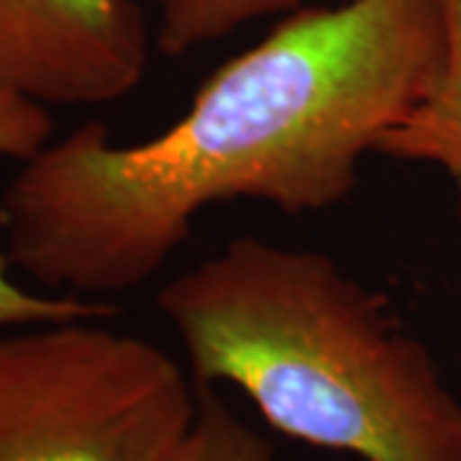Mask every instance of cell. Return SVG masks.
Instances as JSON below:
<instances>
[{"label": "cell", "instance_id": "6da1fadb", "mask_svg": "<svg viewBox=\"0 0 461 461\" xmlns=\"http://www.w3.org/2000/svg\"><path fill=\"white\" fill-rule=\"evenodd\" d=\"M441 62V0L300 5L159 133L115 144L85 121L23 159L0 193L5 254L47 293L98 300L151 280L218 203L330 211Z\"/></svg>", "mask_w": 461, "mask_h": 461}, {"label": "cell", "instance_id": "7a4b0ae2", "mask_svg": "<svg viewBox=\"0 0 461 461\" xmlns=\"http://www.w3.org/2000/svg\"><path fill=\"white\" fill-rule=\"evenodd\" d=\"M198 384L362 461H461V400L387 297L333 257L241 236L157 297Z\"/></svg>", "mask_w": 461, "mask_h": 461}, {"label": "cell", "instance_id": "3957f363", "mask_svg": "<svg viewBox=\"0 0 461 461\" xmlns=\"http://www.w3.org/2000/svg\"><path fill=\"white\" fill-rule=\"evenodd\" d=\"M198 393L157 344L65 321L0 330V461H169Z\"/></svg>", "mask_w": 461, "mask_h": 461}, {"label": "cell", "instance_id": "277c9868", "mask_svg": "<svg viewBox=\"0 0 461 461\" xmlns=\"http://www.w3.org/2000/svg\"><path fill=\"white\" fill-rule=\"evenodd\" d=\"M149 57L136 0H0V87L50 108L129 95Z\"/></svg>", "mask_w": 461, "mask_h": 461}, {"label": "cell", "instance_id": "5b68a950", "mask_svg": "<svg viewBox=\"0 0 461 461\" xmlns=\"http://www.w3.org/2000/svg\"><path fill=\"white\" fill-rule=\"evenodd\" d=\"M54 118L50 105L26 98L11 87H0V157L29 159L51 141ZM14 264L0 251V330L65 323V321H105L115 315V305L95 297L29 293L11 277Z\"/></svg>", "mask_w": 461, "mask_h": 461}, {"label": "cell", "instance_id": "8992f818", "mask_svg": "<svg viewBox=\"0 0 461 461\" xmlns=\"http://www.w3.org/2000/svg\"><path fill=\"white\" fill-rule=\"evenodd\" d=\"M444 5V62L438 77L400 126L379 141L377 154L446 172L461 193V0Z\"/></svg>", "mask_w": 461, "mask_h": 461}, {"label": "cell", "instance_id": "52a82bcc", "mask_svg": "<svg viewBox=\"0 0 461 461\" xmlns=\"http://www.w3.org/2000/svg\"><path fill=\"white\" fill-rule=\"evenodd\" d=\"M303 0H157L154 47L182 57L241 32L249 23L282 18Z\"/></svg>", "mask_w": 461, "mask_h": 461}, {"label": "cell", "instance_id": "ba28073f", "mask_svg": "<svg viewBox=\"0 0 461 461\" xmlns=\"http://www.w3.org/2000/svg\"><path fill=\"white\" fill-rule=\"evenodd\" d=\"M169 461H275V446L198 384V415Z\"/></svg>", "mask_w": 461, "mask_h": 461}, {"label": "cell", "instance_id": "9c48e42d", "mask_svg": "<svg viewBox=\"0 0 461 461\" xmlns=\"http://www.w3.org/2000/svg\"><path fill=\"white\" fill-rule=\"evenodd\" d=\"M459 221H461V193H459Z\"/></svg>", "mask_w": 461, "mask_h": 461}]
</instances>
